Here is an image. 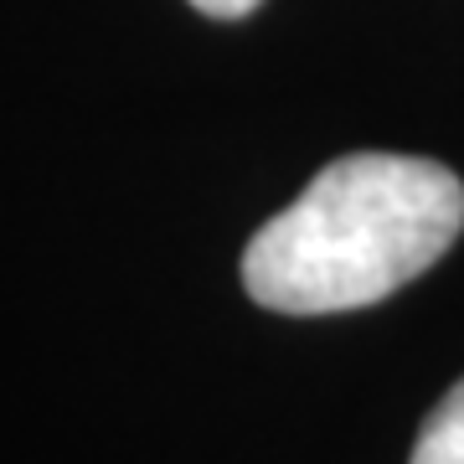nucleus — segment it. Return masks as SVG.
Wrapping results in <instances>:
<instances>
[{
  "instance_id": "obj_1",
  "label": "nucleus",
  "mask_w": 464,
  "mask_h": 464,
  "mask_svg": "<svg viewBox=\"0 0 464 464\" xmlns=\"http://www.w3.org/2000/svg\"><path fill=\"white\" fill-rule=\"evenodd\" d=\"M464 232V181L423 155H341L253 232L243 289L279 315H335L398 295Z\"/></svg>"
},
{
  "instance_id": "obj_2",
  "label": "nucleus",
  "mask_w": 464,
  "mask_h": 464,
  "mask_svg": "<svg viewBox=\"0 0 464 464\" xmlns=\"http://www.w3.org/2000/svg\"><path fill=\"white\" fill-rule=\"evenodd\" d=\"M413 464H464V382H454L439 398V408L423 418Z\"/></svg>"
},
{
  "instance_id": "obj_3",
  "label": "nucleus",
  "mask_w": 464,
  "mask_h": 464,
  "mask_svg": "<svg viewBox=\"0 0 464 464\" xmlns=\"http://www.w3.org/2000/svg\"><path fill=\"white\" fill-rule=\"evenodd\" d=\"M201 16H217V21H237V16H248V11H258L264 0H191Z\"/></svg>"
}]
</instances>
